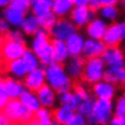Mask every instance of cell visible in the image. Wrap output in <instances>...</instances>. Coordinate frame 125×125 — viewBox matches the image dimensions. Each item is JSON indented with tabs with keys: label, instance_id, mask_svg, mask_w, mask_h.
<instances>
[{
	"label": "cell",
	"instance_id": "obj_50",
	"mask_svg": "<svg viewBox=\"0 0 125 125\" xmlns=\"http://www.w3.org/2000/svg\"><path fill=\"white\" fill-rule=\"evenodd\" d=\"M26 1H27V2H33L34 0H26Z\"/></svg>",
	"mask_w": 125,
	"mask_h": 125
},
{
	"label": "cell",
	"instance_id": "obj_25",
	"mask_svg": "<svg viewBox=\"0 0 125 125\" xmlns=\"http://www.w3.org/2000/svg\"><path fill=\"white\" fill-rule=\"evenodd\" d=\"M84 66H85L84 57H82V56L73 57L72 61L67 66V73H68V75L69 77H73V78H77V77L83 75Z\"/></svg>",
	"mask_w": 125,
	"mask_h": 125
},
{
	"label": "cell",
	"instance_id": "obj_13",
	"mask_svg": "<svg viewBox=\"0 0 125 125\" xmlns=\"http://www.w3.org/2000/svg\"><path fill=\"white\" fill-rule=\"evenodd\" d=\"M107 28H108V24L104 22V20H102V18H95L91 22H89V24L86 26V34L91 39L102 40V38L104 37V33H106Z\"/></svg>",
	"mask_w": 125,
	"mask_h": 125
},
{
	"label": "cell",
	"instance_id": "obj_16",
	"mask_svg": "<svg viewBox=\"0 0 125 125\" xmlns=\"http://www.w3.org/2000/svg\"><path fill=\"white\" fill-rule=\"evenodd\" d=\"M18 100L22 102V104H23L24 107H27V108H28L32 113H34V114L42 107L40 101H39V98H38V96H37L33 91H31V90H24V91L22 92V95L20 96Z\"/></svg>",
	"mask_w": 125,
	"mask_h": 125
},
{
	"label": "cell",
	"instance_id": "obj_36",
	"mask_svg": "<svg viewBox=\"0 0 125 125\" xmlns=\"http://www.w3.org/2000/svg\"><path fill=\"white\" fill-rule=\"evenodd\" d=\"M4 37L6 39H10V40H13V42H24V38H23V35L20 31H9Z\"/></svg>",
	"mask_w": 125,
	"mask_h": 125
},
{
	"label": "cell",
	"instance_id": "obj_7",
	"mask_svg": "<svg viewBox=\"0 0 125 125\" xmlns=\"http://www.w3.org/2000/svg\"><path fill=\"white\" fill-rule=\"evenodd\" d=\"M75 28L77 27L72 21L66 18H58L52 29L50 31V35L52 37V39L66 42L72 34L75 33Z\"/></svg>",
	"mask_w": 125,
	"mask_h": 125
},
{
	"label": "cell",
	"instance_id": "obj_10",
	"mask_svg": "<svg viewBox=\"0 0 125 125\" xmlns=\"http://www.w3.org/2000/svg\"><path fill=\"white\" fill-rule=\"evenodd\" d=\"M51 40L52 39H50V33L40 28L34 35L32 42V51L39 57L51 47Z\"/></svg>",
	"mask_w": 125,
	"mask_h": 125
},
{
	"label": "cell",
	"instance_id": "obj_24",
	"mask_svg": "<svg viewBox=\"0 0 125 125\" xmlns=\"http://www.w3.org/2000/svg\"><path fill=\"white\" fill-rule=\"evenodd\" d=\"M21 27H22V31L28 35H35L37 32L40 29L38 17L33 13H28L24 16V21H23Z\"/></svg>",
	"mask_w": 125,
	"mask_h": 125
},
{
	"label": "cell",
	"instance_id": "obj_54",
	"mask_svg": "<svg viewBox=\"0 0 125 125\" xmlns=\"http://www.w3.org/2000/svg\"><path fill=\"white\" fill-rule=\"evenodd\" d=\"M124 125H125V122H124Z\"/></svg>",
	"mask_w": 125,
	"mask_h": 125
},
{
	"label": "cell",
	"instance_id": "obj_1",
	"mask_svg": "<svg viewBox=\"0 0 125 125\" xmlns=\"http://www.w3.org/2000/svg\"><path fill=\"white\" fill-rule=\"evenodd\" d=\"M45 75L47 84L58 94H63L71 90L72 82L71 77L66 74V71L62 63H52L45 68Z\"/></svg>",
	"mask_w": 125,
	"mask_h": 125
},
{
	"label": "cell",
	"instance_id": "obj_19",
	"mask_svg": "<svg viewBox=\"0 0 125 125\" xmlns=\"http://www.w3.org/2000/svg\"><path fill=\"white\" fill-rule=\"evenodd\" d=\"M125 79V67H108L103 73V80L113 84H122Z\"/></svg>",
	"mask_w": 125,
	"mask_h": 125
},
{
	"label": "cell",
	"instance_id": "obj_21",
	"mask_svg": "<svg viewBox=\"0 0 125 125\" xmlns=\"http://www.w3.org/2000/svg\"><path fill=\"white\" fill-rule=\"evenodd\" d=\"M74 114H75L74 111L69 107H66V106H60V107H57L56 109L52 111L53 120L60 125H67L68 122L73 118Z\"/></svg>",
	"mask_w": 125,
	"mask_h": 125
},
{
	"label": "cell",
	"instance_id": "obj_15",
	"mask_svg": "<svg viewBox=\"0 0 125 125\" xmlns=\"http://www.w3.org/2000/svg\"><path fill=\"white\" fill-rule=\"evenodd\" d=\"M4 90L10 100H18L22 92L24 91V84L13 79L5 78L4 79Z\"/></svg>",
	"mask_w": 125,
	"mask_h": 125
},
{
	"label": "cell",
	"instance_id": "obj_11",
	"mask_svg": "<svg viewBox=\"0 0 125 125\" xmlns=\"http://www.w3.org/2000/svg\"><path fill=\"white\" fill-rule=\"evenodd\" d=\"M46 80V75H45V69L42 68H37L32 72H29L26 77H24V86L27 87V90L31 91H38L42 85H45Z\"/></svg>",
	"mask_w": 125,
	"mask_h": 125
},
{
	"label": "cell",
	"instance_id": "obj_45",
	"mask_svg": "<svg viewBox=\"0 0 125 125\" xmlns=\"http://www.w3.org/2000/svg\"><path fill=\"white\" fill-rule=\"evenodd\" d=\"M11 0H0V7H4V6H7L10 5Z\"/></svg>",
	"mask_w": 125,
	"mask_h": 125
},
{
	"label": "cell",
	"instance_id": "obj_17",
	"mask_svg": "<svg viewBox=\"0 0 125 125\" xmlns=\"http://www.w3.org/2000/svg\"><path fill=\"white\" fill-rule=\"evenodd\" d=\"M37 96H38L42 106L45 107V108H51L55 104L56 94H55V90L49 84L42 85V87L37 91Z\"/></svg>",
	"mask_w": 125,
	"mask_h": 125
},
{
	"label": "cell",
	"instance_id": "obj_22",
	"mask_svg": "<svg viewBox=\"0 0 125 125\" xmlns=\"http://www.w3.org/2000/svg\"><path fill=\"white\" fill-rule=\"evenodd\" d=\"M73 1L72 0H52V12L60 17L63 18L67 13H71L73 10Z\"/></svg>",
	"mask_w": 125,
	"mask_h": 125
},
{
	"label": "cell",
	"instance_id": "obj_39",
	"mask_svg": "<svg viewBox=\"0 0 125 125\" xmlns=\"http://www.w3.org/2000/svg\"><path fill=\"white\" fill-rule=\"evenodd\" d=\"M52 117V111H50L49 108H45V107H42L35 114H34V118L37 120L39 119H44V118H50Z\"/></svg>",
	"mask_w": 125,
	"mask_h": 125
},
{
	"label": "cell",
	"instance_id": "obj_28",
	"mask_svg": "<svg viewBox=\"0 0 125 125\" xmlns=\"http://www.w3.org/2000/svg\"><path fill=\"white\" fill-rule=\"evenodd\" d=\"M24 16H26V15H23V13H21L20 11L13 10V9H11V7H6L5 11H4V17H5V20H6L9 23L13 24V26H22V23H23V21H24Z\"/></svg>",
	"mask_w": 125,
	"mask_h": 125
},
{
	"label": "cell",
	"instance_id": "obj_48",
	"mask_svg": "<svg viewBox=\"0 0 125 125\" xmlns=\"http://www.w3.org/2000/svg\"><path fill=\"white\" fill-rule=\"evenodd\" d=\"M1 69H2V63L0 62V72H1Z\"/></svg>",
	"mask_w": 125,
	"mask_h": 125
},
{
	"label": "cell",
	"instance_id": "obj_34",
	"mask_svg": "<svg viewBox=\"0 0 125 125\" xmlns=\"http://www.w3.org/2000/svg\"><path fill=\"white\" fill-rule=\"evenodd\" d=\"M9 7H11L13 10H17L23 15H28V11H29L31 6H29V2H27L26 0H11Z\"/></svg>",
	"mask_w": 125,
	"mask_h": 125
},
{
	"label": "cell",
	"instance_id": "obj_42",
	"mask_svg": "<svg viewBox=\"0 0 125 125\" xmlns=\"http://www.w3.org/2000/svg\"><path fill=\"white\" fill-rule=\"evenodd\" d=\"M124 122L125 119H123V118H119V117H113L111 120H109V123H108V125H124Z\"/></svg>",
	"mask_w": 125,
	"mask_h": 125
},
{
	"label": "cell",
	"instance_id": "obj_6",
	"mask_svg": "<svg viewBox=\"0 0 125 125\" xmlns=\"http://www.w3.org/2000/svg\"><path fill=\"white\" fill-rule=\"evenodd\" d=\"M125 40V29L123 22H113L108 26L102 42L107 47L119 46V44Z\"/></svg>",
	"mask_w": 125,
	"mask_h": 125
},
{
	"label": "cell",
	"instance_id": "obj_2",
	"mask_svg": "<svg viewBox=\"0 0 125 125\" xmlns=\"http://www.w3.org/2000/svg\"><path fill=\"white\" fill-rule=\"evenodd\" d=\"M114 106L112 100L96 98L94 102V108L91 114L86 118L89 125H108L113 118Z\"/></svg>",
	"mask_w": 125,
	"mask_h": 125
},
{
	"label": "cell",
	"instance_id": "obj_47",
	"mask_svg": "<svg viewBox=\"0 0 125 125\" xmlns=\"http://www.w3.org/2000/svg\"><path fill=\"white\" fill-rule=\"evenodd\" d=\"M120 5H122V7L125 10V0H120Z\"/></svg>",
	"mask_w": 125,
	"mask_h": 125
},
{
	"label": "cell",
	"instance_id": "obj_5",
	"mask_svg": "<svg viewBox=\"0 0 125 125\" xmlns=\"http://www.w3.org/2000/svg\"><path fill=\"white\" fill-rule=\"evenodd\" d=\"M104 61L102 57H95V58H87L85 61L83 72V80L89 84H96L103 79L104 73Z\"/></svg>",
	"mask_w": 125,
	"mask_h": 125
},
{
	"label": "cell",
	"instance_id": "obj_32",
	"mask_svg": "<svg viewBox=\"0 0 125 125\" xmlns=\"http://www.w3.org/2000/svg\"><path fill=\"white\" fill-rule=\"evenodd\" d=\"M94 102H95V100H92L91 97H89V98H86V100H83V101L80 102L78 109H77V113H79V114L84 115L85 118H87V117L91 114V112H92Z\"/></svg>",
	"mask_w": 125,
	"mask_h": 125
},
{
	"label": "cell",
	"instance_id": "obj_31",
	"mask_svg": "<svg viewBox=\"0 0 125 125\" xmlns=\"http://www.w3.org/2000/svg\"><path fill=\"white\" fill-rule=\"evenodd\" d=\"M22 60H23V62L26 63V66H27V68H28V72H32V71L39 68V67H38V66H39V58H38V56H37L32 50L27 49V50L24 51L23 56H22Z\"/></svg>",
	"mask_w": 125,
	"mask_h": 125
},
{
	"label": "cell",
	"instance_id": "obj_40",
	"mask_svg": "<svg viewBox=\"0 0 125 125\" xmlns=\"http://www.w3.org/2000/svg\"><path fill=\"white\" fill-rule=\"evenodd\" d=\"M9 24L10 23L5 18H0V34L1 35H5L9 32Z\"/></svg>",
	"mask_w": 125,
	"mask_h": 125
},
{
	"label": "cell",
	"instance_id": "obj_4",
	"mask_svg": "<svg viewBox=\"0 0 125 125\" xmlns=\"http://www.w3.org/2000/svg\"><path fill=\"white\" fill-rule=\"evenodd\" d=\"M26 45L24 42H13L10 39H6L4 37V42L0 45V62L4 64L18 60L23 56L24 51H26ZM2 72V69H1Z\"/></svg>",
	"mask_w": 125,
	"mask_h": 125
},
{
	"label": "cell",
	"instance_id": "obj_51",
	"mask_svg": "<svg viewBox=\"0 0 125 125\" xmlns=\"http://www.w3.org/2000/svg\"><path fill=\"white\" fill-rule=\"evenodd\" d=\"M123 24H124V29H125V21H124V22H123Z\"/></svg>",
	"mask_w": 125,
	"mask_h": 125
},
{
	"label": "cell",
	"instance_id": "obj_37",
	"mask_svg": "<svg viewBox=\"0 0 125 125\" xmlns=\"http://www.w3.org/2000/svg\"><path fill=\"white\" fill-rule=\"evenodd\" d=\"M67 125H87V119H86L84 115H82V114H79V113L75 112V114H74L73 118L68 122Z\"/></svg>",
	"mask_w": 125,
	"mask_h": 125
},
{
	"label": "cell",
	"instance_id": "obj_46",
	"mask_svg": "<svg viewBox=\"0 0 125 125\" xmlns=\"http://www.w3.org/2000/svg\"><path fill=\"white\" fill-rule=\"evenodd\" d=\"M24 125H39V124H38V120H37V119L34 118V119H33L32 122H29L28 124H24Z\"/></svg>",
	"mask_w": 125,
	"mask_h": 125
},
{
	"label": "cell",
	"instance_id": "obj_3",
	"mask_svg": "<svg viewBox=\"0 0 125 125\" xmlns=\"http://www.w3.org/2000/svg\"><path fill=\"white\" fill-rule=\"evenodd\" d=\"M1 112L15 125L28 124L34 119V113H32L27 107H24L20 100H9Z\"/></svg>",
	"mask_w": 125,
	"mask_h": 125
},
{
	"label": "cell",
	"instance_id": "obj_27",
	"mask_svg": "<svg viewBox=\"0 0 125 125\" xmlns=\"http://www.w3.org/2000/svg\"><path fill=\"white\" fill-rule=\"evenodd\" d=\"M32 13L37 17L52 11V0H34L32 2Z\"/></svg>",
	"mask_w": 125,
	"mask_h": 125
},
{
	"label": "cell",
	"instance_id": "obj_33",
	"mask_svg": "<svg viewBox=\"0 0 125 125\" xmlns=\"http://www.w3.org/2000/svg\"><path fill=\"white\" fill-rule=\"evenodd\" d=\"M114 115L125 119V90L122 94V96L117 98V102L114 106Z\"/></svg>",
	"mask_w": 125,
	"mask_h": 125
},
{
	"label": "cell",
	"instance_id": "obj_41",
	"mask_svg": "<svg viewBox=\"0 0 125 125\" xmlns=\"http://www.w3.org/2000/svg\"><path fill=\"white\" fill-rule=\"evenodd\" d=\"M38 124L39 125H55L56 124V122L53 120V118H52V117H50V118L39 119V120H38Z\"/></svg>",
	"mask_w": 125,
	"mask_h": 125
},
{
	"label": "cell",
	"instance_id": "obj_55",
	"mask_svg": "<svg viewBox=\"0 0 125 125\" xmlns=\"http://www.w3.org/2000/svg\"><path fill=\"white\" fill-rule=\"evenodd\" d=\"M87 125H89V124H87Z\"/></svg>",
	"mask_w": 125,
	"mask_h": 125
},
{
	"label": "cell",
	"instance_id": "obj_8",
	"mask_svg": "<svg viewBox=\"0 0 125 125\" xmlns=\"http://www.w3.org/2000/svg\"><path fill=\"white\" fill-rule=\"evenodd\" d=\"M71 21L77 26V27H83L87 26L89 22L95 20L96 11L90 9L89 6H75L71 11Z\"/></svg>",
	"mask_w": 125,
	"mask_h": 125
},
{
	"label": "cell",
	"instance_id": "obj_53",
	"mask_svg": "<svg viewBox=\"0 0 125 125\" xmlns=\"http://www.w3.org/2000/svg\"><path fill=\"white\" fill-rule=\"evenodd\" d=\"M55 125H60V124H57V123H56V124H55Z\"/></svg>",
	"mask_w": 125,
	"mask_h": 125
},
{
	"label": "cell",
	"instance_id": "obj_23",
	"mask_svg": "<svg viewBox=\"0 0 125 125\" xmlns=\"http://www.w3.org/2000/svg\"><path fill=\"white\" fill-rule=\"evenodd\" d=\"M51 45L53 49V53H55V60L57 63H62L67 60V57L69 56L68 49L66 42L63 40H57V39H52L51 40Z\"/></svg>",
	"mask_w": 125,
	"mask_h": 125
},
{
	"label": "cell",
	"instance_id": "obj_49",
	"mask_svg": "<svg viewBox=\"0 0 125 125\" xmlns=\"http://www.w3.org/2000/svg\"><path fill=\"white\" fill-rule=\"evenodd\" d=\"M122 85H123V86H124V87H125V79H124V80H123V83H122Z\"/></svg>",
	"mask_w": 125,
	"mask_h": 125
},
{
	"label": "cell",
	"instance_id": "obj_14",
	"mask_svg": "<svg viewBox=\"0 0 125 125\" xmlns=\"http://www.w3.org/2000/svg\"><path fill=\"white\" fill-rule=\"evenodd\" d=\"M92 91H94V94L97 98L112 100L115 95L117 89H115V85L108 83L106 80H101V82L92 85Z\"/></svg>",
	"mask_w": 125,
	"mask_h": 125
},
{
	"label": "cell",
	"instance_id": "obj_38",
	"mask_svg": "<svg viewBox=\"0 0 125 125\" xmlns=\"http://www.w3.org/2000/svg\"><path fill=\"white\" fill-rule=\"evenodd\" d=\"M73 90H74V94H77L82 100H86V98L90 97L89 94H87V91H86V89L84 87L83 85H80V84H74Z\"/></svg>",
	"mask_w": 125,
	"mask_h": 125
},
{
	"label": "cell",
	"instance_id": "obj_9",
	"mask_svg": "<svg viewBox=\"0 0 125 125\" xmlns=\"http://www.w3.org/2000/svg\"><path fill=\"white\" fill-rule=\"evenodd\" d=\"M124 52L119 46L107 47L102 55V60L108 67H125Z\"/></svg>",
	"mask_w": 125,
	"mask_h": 125
},
{
	"label": "cell",
	"instance_id": "obj_18",
	"mask_svg": "<svg viewBox=\"0 0 125 125\" xmlns=\"http://www.w3.org/2000/svg\"><path fill=\"white\" fill-rule=\"evenodd\" d=\"M2 72H10L11 74H13L15 77H18V78L26 77L29 73L26 63L22 60V57L18 58V60H15V61H11V62L4 64Z\"/></svg>",
	"mask_w": 125,
	"mask_h": 125
},
{
	"label": "cell",
	"instance_id": "obj_29",
	"mask_svg": "<svg viewBox=\"0 0 125 125\" xmlns=\"http://www.w3.org/2000/svg\"><path fill=\"white\" fill-rule=\"evenodd\" d=\"M57 20H58L57 16L52 11H50V12H47V13L42 15V16L38 17V22H39L40 28L44 29V31H46V32H49V33L52 29V27L55 26V23L57 22Z\"/></svg>",
	"mask_w": 125,
	"mask_h": 125
},
{
	"label": "cell",
	"instance_id": "obj_35",
	"mask_svg": "<svg viewBox=\"0 0 125 125\" xmlns=\"http://www.w3.org/2000/svg\"><path fill=\"white\" fill-rule=\"evenodd\" d=\"M118 2H120V0H90L89 7L96 11L104 5H117Z\"/></svg>",
	"mask_w": 125,
	"mask_h": 125
},
{
	"label": "cell",
	"instance_id": "obj_44",
	"mask_svg": "<svg viewBox=\"0 0 125 125\" xmlns=\"http://www.w3.org/2000/svg\"><path fill=\"white\" fill-rule=\"evenodd\" d=\"M75 6H89L90 0H72Z\"/></svg>",
	"mask_w": 125,
	"mask_h": 125
},
{
	"label": "cell",
	"instance_id": "obj_20",
	"mask_svg": "<svg viewBox=\"0 0 125 125\" xmlns=\"http://www.w3.org/2000/svg\"><path fill=\"white\" fill-rule=\"evenodd\" d=\"M84 42H84V39L82 38V35H79V34H77V33L72 34V35L66 40V45H67L69 56H73V57L80 56V53L83 52Z\"/></svg>",
	"mask_w": 125,
	"mask_h": 125
},
{
	"label": "cell",
	"instance_id": "obj_43",
	"mask_svg": "<svg viewBox=\"0 0 125 125\" xmlns=\"http://www.w3.org/2000/svg\"><path fill=\"white\" fill-rule=\"evenodd\" d=\"M0 125H15L2 112H0Z\"/></svg>",
	"mask_w": 125,
	"mask_h": 125
},
{
	"label": "cell",
	"instance_id": "obj_12",
	"mask_svg": "<svg viewBox=\"0 0 125 125\" xmlns=\"http://www.w3.org/2000/svg\"><path fill=\"white\" fill-rule=\"evenodd\" d=\"M107 49V46L104 45V42L102 40H96V39H86L84 42L83 47V56L87 58H95V57H102L104 50Z\"/></svg>",
	"mask_w": 125,
	"mask_h": 125
},
{
	"label": "cell",
	"instance_id": "obj_52",
	"mask_svg": "<svg viewBox=\"0 0 125 125\" xmlns=\"http://www.w3.org/2000/svg\"><path fill=\"white\" fill-rule=\"evenodd\" d=\"M124 66H125V55H124Z\"/></svg>",
	"mask_w": 125,
	"mask_h": 125
},
{
	"label": "cell",
	"instance_id": "obj_30",
	"mask_svg": "<svg viewBox=\"0 0 125 125\" xmlns=\"http://www.w3.org/2000/svg\"><path fill=\"white\" fill-rule=\"evenodd\" d=\"M100 13H101L102 20L114 22L119 15V10H118L117 5H104L100 9Z\"/></svg>",
	"mask_w": 125,
	"mask_h": 125
},
{
	"label": "cell",
	"instance_id": "obj_26",
	"mask_svg": "<svg viewBox=\"0 0 125 125\" xmlns=\"http://www.w3.org/2000/svg\"><path fill=\"white\" fill-rule=\"evenodd\" d=\"M83 100L74 92H71V91H67V92H63V94H60V102H61V106H66V107H69L72 108L73 111H77L80 102Z\"/></svg>",
	"mask_w": 125,
	"mask_h": 125
}]
</instances>
